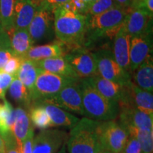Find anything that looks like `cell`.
Instances as JSON below:
<instances>
[{
  "instance_id": "cell-18",
  "label": "cell",
  "mask_w": 153,
  "mask_h": 153,
  "mask_svg": "<svg viewBox=\"0 0 153 153\" xmlns=\"http://www.w3.org/2000/svg\"><path fill=\"white\" fill-rule=\"evenodd\" d=\"M89 85L105 98L117 101L119 100L123 92V86L106 79L99 74L90 77L85 78Z\"/></svg>"
},
{
  "instance_id": "cell-11",
  "label": "cell",
  "mask_w": 153,
  "mask_h": 153,
  "mask_svg": "<svg viewBox=\"0 0 153 153\" xmlns=\"http://www.w3.org/2000/svg\"><path fill=\"white\" fill-rule=\"evenodd\" d=\"M64 57L79 78H88L98 74L95 53L76 50Z\"/></svg>"
},
{
  "instance_id": "cell-4",
  "label": "cell",
  "mask_w": 153,
  "mask_h": 153,
  "mask_svg": "<svg viewBox=\"0 0 153 153\" xmlns=\"http://www.w3.org/2000/svg\"><path fill=\"white\" fill-rule=\"evenodd\" d=\"M129 9L114 6L104 12L91 16L88 21L87 31L89 30L93 37L101 36L115 37Z\"/></svg>"
},
{
  "instance_id": "cell-24",
  "label": "cell",
  "mask_w": 153,
  "mask_h": 153,
  "mask_svg": "<svg viewBox=\"0 0 153 153\" xmlns=\"http://www.w3.org/2000/svg\"><path fill=\"white\" fill-rule=\"evenodd\" d=\"M41 71L37 61L24 59L16 74V77L27 88L29 94L33 91L36 80Z\"/></svg>"
},
{
  "instance_id": "cell-19",
  "label": "cell",
  "mask_w": 153,
  "mask_h": 153,
  "mask_svg": "<svg viewBox=\"0 0 153 153\" xmlns=\"http://www.w3.org/2000/svg\"><path fill=\"white\" fill-rule=\"evenodd\" d=\"M41 70L66 77L79 79L77 75L64 56L52 57L37 61Z\"/></svg>"
},
{
  "instance_id": "cell-7",
  "label": "cell",
  "mask_w": 153,
  "mask_h": 153,
  "mask_svg": "<svg viewBox=\"0 0 153 153\" xmlns=\"http://www.w3.org/2000/svg\"><path fill=\"white\" fill-rule=\"evenodd\" d=\"M97 72L105 79L111 80L121 86L131 82V74L116 62L111 51L101 50L95 53Z\"/></svg>"
},
{
  "instance_id": "cell-38",
  "label": "cell",
  "mask_w": 153,
  "mask_h": 153,
  "mask_svg": "<svg viewBox=\"0 0 153 153\" xmlns=\"http://www.w3.org/2000/svg\"><path fill=\"white\" fill-rule=\"evenodd\" d=\"M70 0H43L41 4L51 9L53 12V11L56 9L65 5Z\"/></svg>"
},
{
  "instance_id": "cell-20",
  "label": "cell",
  "mask_w": 153,
  "mask_h": 153,
  "mask_svg": "<svg viewBox=\"0 0 153 153\" xmlns=\"http://www.w3.org/2000/svg\"><path fill=\"white\" fill-rule=\"evenodd\" d=\"M36 9L31 0H15L14 28L28 29Z\"/></svg>"
},
{
  "instance_id": "cell-25",
  "label": "cell",
  "mask_w": 153,
  "mask_h": 153,
  "mask_svg": "<svg viewBox=\"0 0 153 153\" xmlns=\"http://www.w3.org/2000/svg\"><path fill=\"white\" fill-rule=\"evenodd\" d=\"M133 72L135 85L145 91L152 93L153 62L152 55Z\"/></svg>"
},
{
  "instance_id": "cell-13",
  "label": "cell",
  "mask_w": 153,
  "mask_h": 153,
  "mask_svg": "<svg viewBox=\"0 0 153 153\" xmlns=\"http://www.w3.org/2000/svg\"><path fill=\"white\" fill-rule=\"evenodd\" d=\"M117 119L126 128L135 127L137 128L153 130V116L140 111L131 105H119Z\"/></svg>"
},
{
  "instance_id": "cell-16",
  "label": "cell",
  "mask_w": 153,
  "mask_h": 153,
  "mask_svg": "<svg viewBox=\"0 0 153 153\" xmlns=\"http://www.w3.org/2000/svg\"><path fill=\"white\" fill-rule=\"evenodd\" d=\"M34 104H40L43 106L51 118L53 127L72 128L79 120V118L74 115L69 114L68 112L46 99L39 101Z\"/></svg>"
},
{
  "instance_id": "cell-14",
  "label": "cell",
  "mask_w": 153,
  "mask_h": 153,
  "mask_svg": "<svg viewBox=\"0 0 153 153\" xmlns=\"http://www.w3.org/2000/svg\"><path fill=\"white\" fill-rule=\"evenodd\" d=\"M152 16L140 9H130L123 22L130 37L151 33Z\"/></svg>"
},
{
  "instance_id": "cell-31",
  "label": "cell",
  "mask_w": 153,
  "mask_h": 153,
  "mask_svg": "<svg viewBox=\"0 0 153 153\" xmlns=\"http://www.w3.org/2000/svg\"><path fill=\"white\" fill-rule=\"evenodd\" d=\"M24 59V57H22L18 56V55H14L7 62V64L1 69V71L14 76H16L17 72H18L19 68H20L21 65H22Z\"/></svg>"
},
{
  "instance_id": "cell-47",
  "label": "cell",
  "mask_w": 153,
  "mask_h": 153,
  "mask_svg": "<svg viewBox=\"0 0 153 153\" xmlns=\"http://www.w3.org/2000/svg\"><path fill=\"white\" fill-rule=\"evenodd\" d=\"M59 153H60V152H59ZM60 153H65V152H64V148H62V150H61Z\"/></svg>"
},
{
  "instance_id": "cell-42",
  "label": "cell",
  "mask_w": 153,
  "mask_h": 153,
  "mask_svg": "<svg viewBox=\"0 0 153 153\" xmlns=\"http://www.w3.org/2000/svg\"><path fill=\"white\" fill-rule=\"evenodd\" d=\"M31 1H33L34 5H35L36 7H39V6L42 4V2H43V0H31Z\"/></svg>"
},
{
  "instance_id": "cell-45",
  "label": "cell",
  "mask_w": 153,
  "mask_h": 153,
  "mask_svg": "<svg viewBox=\"0 0 153 153\" xmlns=\"http://www.w3.org/2000/svg\"><path fill=\"white\" fill-rule=\"evenodd\" d=\"M99 153H113V152H111V151H108V150H104L101 151V152H99Z\"/></svg>"
},
{
  "instance_id": "cell-8",
  "label": "cell",
  "mask_w": 153,
  "mask_h": 153,
  "mask_svg": "<svg viewBox=\"0 0 153 153\" xmlns=\"http://www.w3.org/2000/svg\"><path fill=\"white\" fill-rule=\"evenodd\" d=\"M78 80L68 84L51 99H46L61 108L85 116L82 104V91ZM45 100V99H44Z\"/></svg>"
},
{
  "instance_id": "cell-26",
  "label": "cell",
  "mask_w": 153,
  "mask_h": 153,
  "mask_svg": "<svg viewBox=\"0 0 153 153\" xmlns=\"http://www.w3.org/2000/svg\"><path fill=\"white\" fill-rule=\"evenodd\" d=\"M28 114L32 124L38 128L43 130L53 127L51 118L41 104H32L29 107Z\"/></svg>"
},
{
  "instance_id": "cell-41",
  "label": "cell",
  "mask_w": 153,
  "mask_h": 153,
  "mask_svg": "<svg viewBox=\"0 0 153 153\" xmlns=\"http://www.w3.org/2000/svg\"><path fill=\"white\" fill-rule=\"evenodd\" d=\"M5 152V142L4 140L0 135V153Z\"/></svg>"
},
{
  "instance_id": "cell-35",
  "label": "cell",
  "mask_w": 153,
  "mask_h": 153,
  "mask_svg": "<svg viewBox=\"0 0 153 153\" xmlns=\"http://www.w3.org/2000/svg\"><path fill=\"white\" fill-rule=\"evenodd\" d=\"M2 137L5 142V153H22L20 147L17 144L11 132L6 134Z\"/></svg>"
},
{
  "instance_id": "cell-17",
  "label": "cell",
  "mask_w": 153,
  "mask_h": 153,
  "mask_svg": "<svg viewBox=\"0 0 153 153\" xmlns=\"http://www.w3.org/2000/svg\"><path fill=\"white\" fill-rule=\"evenodd\" d=\"M131 103L137 109L145 114L153 116V95L130 82L123 86Z\"/></svg>"
},
{
  "instance_id": "cell-1",
  "label": "cell",
  "mask_w": 153,
  "mask_h": 153,
  "mask_svg": "<svg viewBox=\"0 0 153 153\" xmlns=\"http://www.w3.org/2000/svg\"><path fill=\"white\" fill-rule=\"evenodd\" d=\"M89 17L59 7L53 11V29L57 39L62 43H79L87 32Z\"/></svg>"
},
{
  "instance_id": "cell-33",
  "label": "cell",
  "mask_w": 153,
  "mask_h": 153,
  "mask_svg": "<svg viewBox=\"0 0 153 153\" xmlns=\"http://www.w3.org/2000/svg\"><path fill=\"white\" fill-rule=\"evenodd\" d=\"M88 6H89L88 4L82 0H70L63 7L76 14L87 15Z\"/></svg>"
},
{
  "instance_id": "cell-9",
  "label": "cell",
  "mask_w": 153,
  "mask_h": 153,
  "mask_svg": "<svg viewBox=\"0 0 153 153\" xmlns=\"http://www.w3.org/2000/svg\"><path fill=\"white\" fill-rule=\"evenodd\" d=\"M68 134L57 129H43L33 141V153H57L65 144Z\"/></svg>"
},
{
  "instance_id": "cell-46",
  "label": "cell",
  "mask_w": 153,
  "mask_h": 153,
  "mask_svg": "<svg viewBox=\"0 0 153 153\" xmlns=\"http://www.w3.org/2000/svg\"><path fill=\"white\" fill-rule=\"evenodd\" d=\"M82 1H85V3H87V4H90L91 1H93V0H82Z\"/></svg>"
},
{
  "instance_id": "cell-48",
  "label": "cell",
  "mask_w": 153,
  "mask_h": 153,
  "mask_svg": "<svg viewBox=\"0 0 153 153\" xmlns=\"http://www.w3.org/2000/svg\"><path fill=\"white\" fill-rule=\"evenodd\" d=\"M1 153H5V152H1Z\"/></svg>"
},
{
  "instance_id": "cell-15",
  "label": "cell",
  "mask_w": 153,
  "mask_h": 153,
  "mask_svg": "<svg viewBox=\"0 0 153 153\" xmlns=\"http://www.w3.org/2000/svg\"><path fill=\"white\" fill-rule=\"evenodd\" d=\"M131 37L123 23L114 37L113 55L116 62L126 71H129Z\"/></svg>"
},
{
  "instance_id": "cell-30",
  "label": "cell",
  "mask_w": 153,
  "mask_h": 153,
  "mask_svg": "<svg viewBox=\"0 0 153 153\" xmlns=\"http://www.w3.org/2000/svg\"><path fill=\"white\" fill-rule=\"evenodd\" d=\"M114 7L113 0H93L88 6L87 14L94 16Z\"/></svg>"
},
{
  "instance_id": "cell-6",
  "label": "cell",
  "mask_w": 153,
  "mask_h": 153,
  "mask_svg": "<svg viewBox=\"0 0 153 153\" xmlns=\"http://www.w3.org/2000/svg\"><path fill=\"white\" fill-rule=\"evenodd\" d=\"M99 133L104 150L113 153H119L129 137L128 129L116 119L101 121Z\"/></svg>"
},
{
  "instance_id": "cell-27",
  "label": "cell",
  "mask_w": 153,
  "mask_h": 153,
  "mask_svg": "<svg viewBox=\"0 0 153 153\" xmlns=\"http://www.w3.org/2000/svg\"><path fill=\"white\" fill-rule=\"evenodd\" d=\"M9 93L11 98L15 102L30 107L31 101L30 98L29 91L16 76L13 79L9 87Z\"/></svg>"
},
{
  "instance_id": "cell-12",
  "label": "cell",
  "mask_w": 153,
  "mask_h": 153,
  "mask_svg": "<svg viewBox=\"0 0 153 153\" xmlns=\"http://www.w3.org/2000/svg\"><path fill=\"white\" fill-rule=\"evenodd\" d=\"M152 33L131 38L130 45L129 71L131 73L137 70L149 57L152 52Z\"/></svg>"
},
{
  "instance_id": "cell-23",
  "label": "cell",
  "mask_w": 153,
  "mask_h": 153,
  "mask_svg": "<svg viewBox=\"0 0 153 153\" xmlns=\"http://www.w3.org/2000/svg\"><path fill=\"white\" fill-rule=\"evenodd\" d=\"M64 48L60 43H53L32 46L24 57V59L39 61L44 59L64 56Z\"/></svg>"
},
{
  "instance_id": "cell-29",
  "label": "cell",
  "mask_w": 153,
  "mask_h": 153,
  "mask_svg": "<svg viewBox=\"0 0 153 153\" xmlns=\"http://www.w3.org/2000/svg\"><path fill=\"white\" fill-rule=\"evenodd\" d=\"M127 129L129 135L137 140L145 153H152L153 130L137 128L135 127H129Z\"/></svg>"
},
{
  "instance_id": "cell-39",
  "label": "cell",
  "mask_w": 153,
  "mask_h": 153,
  "mask_svg": "<svg viewBox=\"0 0 153 153\" xmlns=\"http://www.w3.org/2000/svg\"><path fill=\"white\" fill-rule=\"evenodd\" d=\"M113 1L114 6L116 7L125 9H130L133 0H113Z\"/></svg>"
},
{
  "instance_id": "cell-22",
  "label": "cell",
  "mask_w": 153,
  "mask_h": 153,
  "mask_svg": "<svg viewBox=\"0 0 153 153\" xmlns=\"http://www.w3.org/2000/svg\"><path fill=\"white\" fill-rule=\"evenodd\" d=\"M16 110L18 114L11 132L21 148L23 142L34 129L28 113L22 107H18Z\"/></svg>"
},
{
  "instance_id": "cell-3",
  "label": "cell",
  "mask_w": 153,
  "mask_h": 153,
  "mask_svg": "<svg viewBox=\"0 0 153 153\" xmlns=\"http://www.w3.org/2000/svg\"><path fill=\"white\" fill-rule=\"evenodd\" d=\"M79 85L85 116L98 121H109L117 118L119 112L117 101L105 98L85 79H82Z\"/></svg>"
},
{
  "instance_id": "cell-32",
  "label": "cell",
  "mask_w": 153,
  "mask_h": 153,
  "mask_svg": "<svg viewBox=\"0 0 153 153\" xmlns=\"http://www.w3.org/2000/svg\"><path fill=\"white\" fill-rule=\"evenodd\" d=\"M14 55L15 54L11 48L9 40L0 45V70Z\"/></svg>"
},
{
  "instance_id": "cell-2",
  "label": "cell",
  "mask_w": 153,
  "mask_h": 153,
  "mask_svg": "<svg viewBox=\"0 0 153 153\" xmlns=\"http://www.w3.org/2000/svg\"><path fill=\"white\" fill-rule=\"evenodd\" d=\"M101 122L88 118L79 120L67 140L69 153H99L104 150L99 133Z\"/></svg>"
},
{
  "instance_id": "cell-49",
  "label": "cell",
  "mask_w": 153,
  "mask_h": 153,
  "mask_svg": "<svg viewBox=\"0 0 153 153\" xmlns=\"http://www.w3.org/2000/svg\"><path fill=\"white\" fill-rule=\"evenodd\" d=\"M1 104H0V106H1Z\"/></svg>"
},
{
  "instance_id": "cell-5",
  "label": "cell",
  "mask_w": 153,
  "mask_h": 153,
  "mask_svg": "<svg viewBox=\"0 0 153 153\" xmlns=\"http://www.w3.org/2000/svg\"><path fill=\"white\" fill-rule=\"evenodd\" d=\"M78 79L41 70L36 80L33 91L30 94V106L39 101L53 98L63 87Z\"/></svg>"
},
{
  "instance_id": "cell-44",
  "label": "cell",
  "mask_w": 153,
  "mask_h": 153,
  "mask_svg": "<svg viewBox=\"0 0 153 153\" xmlns=\"http://www.w3.org/2000/svg\"><path fill=\"white\" fill-rule=\"evenodd\" d=\"M145 1V0H133V3H132L131 7H134V6L136 5V4H137L143 2V1Z\"/></svg>"
},
{
  "instance_id": "cell-43",
  "label": "cell",
  "mask_w": 153,
  "mask_h": 153,
  "mask_svg": "<svg viewBox=\"0 0 153 153\" xmlns=\"http://www.w3.org/2000/svg\"><path fill=\"white\" fill-rule=\"evenodd\" d=\"M5 93L4 90L2 89V88L1 87V86H0V99H3L5 98Z\"/></svg>"
},
{
  "instance_id": "cell-36",
  "label": "cell",
  "mask_w": 153,
  "mask_h": 153,
  "mask_svg": "<svg viewBox=\"0 0 153 153\" xmlns=\"http://www.w3.org/2000/svg\"><path fill=\"white\" fill-rule=\"evenodd\" d=\"M34 137V130L32 131L26 137V139L23 142L21 151L22 153H33V141Z\"/></svg>"
},
{
  "instance_id": "cell-34",
  "label": "cell",
  "mask_w": 153,
  "mask_h": 153,
  "mask_svg": "<svg viewBox=\"0 0 153 153\" xmlns=\"http://www.w3.org/2000/svg\"><path fill=\"white\" fill-rule=\"evenodd\" d=\"M119 153H145L137 140L129 135L125 146Z\"/></svg>"
},
{
  "instance_id": "cell-28",
  "label": "cell",
  "mask_w": 153,
  "mask_h": 153,
  "mask_svg": "<svg viewBox=\"0 0 153 153\" xmlns=\"http://www.w3.org/2000/svg\"><path fill=\"white\" fill-rule=\"evenodd\" d=\"M15 0H0V25L6 31L14 28Z\"/></svg>"
},
{
  "instance_id": "cell-37",
  "label": "cell",
  "mask_w": 153,
  "mask_h": 153,
  "mask_svg": "<svg viewBox=\"0 0 153 153\" xmlns=\"http://www.w3.org/2000/svg\"><path fill=\"white\" fill-rule=\"evenodd\" d=\"M15 76L9 74L5 73V72L0 70V86L2 88L4 92H6L7 89H9V86H10Z\"/></svg>"
},
{
  "instance_id": "cell-40",
  "label": "cell",
  "mask_w": 153,
  "mask_h": 153,
  "mask_svg": "<svg viewBox=\"0 0 153 153\" xmlns=\"http://www.w3.org/2000/svg\"><path fill=\"white\" fill-rule=\"evenodd\" d=\"M9 39V38L8 35H7V33L0 25V45L3 43L4 42L8 41Z\"/></svg>"
},
{
  "instance_id": "cell-21",
  "label": "cell",
  "mask_w": 153,
  "mask_h": 153,
  "mask_svg": "<svg viewBox=\"0 0 153 153\" xmlns=\"http://www.w3.org/2000/svg\"><path fill=\"white\" fill-rule=\"evenodd\" d=\"M6 32L9 36L11 48L15 55L24 57L33 45L28 30L13 28Z\"/></svg>"
},
{
  "instance_id": "cell-10",
  "label": "cell",
  "mask_w": 153,
  "mask_h": 153,
  "mask_svg": "<svg viewBox=\"0 0 153 153\" xmlns=\"http://www.w3.org/2000/svg\"><path fill=\"white\" fill-rule=\"evenodd\" d=\"M53 27V12L43 4L36 9L28 30L33 44L45 39Z\"/></svg>"
}]
</instances>
